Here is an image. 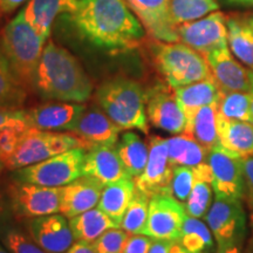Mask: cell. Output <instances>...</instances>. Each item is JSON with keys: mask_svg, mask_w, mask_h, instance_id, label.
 Returning a JSON list of instances; mask_svg holds the SVG:
<instances>
[{"mask_svg": "<svg viewBox=\"0 0 253 253\" xmlns=\"http://www.w3.org/2000/svg\"><path fill=\"white\" fill-rule=\"evenodd\" d=\"M219 8L216 0H171L170 15L177 27L181 24L197 20Z\"/></svg>", "mask_w": 253, "mask_h": 253, "instance_id": "34", "label": "cell"}, {"mask_svg": "<svg viewBox=\"0 0 253 253\" xmlns=\"http://www.w3.org/2000/svg\"><path fill=\"white\" fill-rule=\"evenodd\" d=\"M195 182L194 168L176 166L172 169L171 195L182 203L188 201Z\"/></svg>", "mask_w": 253, "mask_h": 253, "instance_id": "37", "label": "cell"}, {"mask_svg": "<svg viewBox=\"0 0 253 253\" xmlns=\"http://www.w3.org/2000/svg\"><path fill=\"white\" fill-rule=\"evenodd\" d=\"M250 91H221L218 101V115L227 120L251 122Z\"/></svg>", "mask_w": 253, "mask_h": 253, "instance_id": "35", "label": "cell"}, {"mask_svg": "<svg viewBox=\"0 0 253 253\" xmlns=\"http://www.w3.org/2000/svg\"><path fill=\"white\" fill-rule=\"evenodd\" d=\"M80 4L81 0H30L23 13L27 23L46 42L54 19L59 14L73 13Z\"/></svg>", "mask_w": 253, "mask_h": 253, "instance_id": "23", "label": "cell"}, {"mask_svg": "<svg viewBox=\"0 0 253 253\" xmlns=\"http://www.w3.org/2000/svg\"><path fill=\"white\" fill-rule=\"evenodd\" d=\"M25 1L26 0H0V11L4 13H11Z\"/></svg>", "mask_w": 253, "mask_h": 253, "instance_id": "46", "label": "cell"}, {"mask_svg": "<svg viewBox=\"0 0 253 253\" xmlns=\"http://www.w3.org/2000/svg\"><path fill=\"white\" fill-rule=\"evenodd\" d=\"M95 100L122 130L137 129L143 134L149 132L147 91L138 82L126 78L112 79L99 87Z\"/></svg>", "mask_w": 253, "mask_h": 253, "instance_id": "3", "label": "cell"}, {"mask_svg": "<svg viewBox=\"0 0 253 253\" xmlns=\"http://www.w3.org/2000/svg\"><path fill=\"white\" fill-rule=\"evenodd\" d=\"M26 99V87L12 71L8 60L0 48V107L20 109Z\"/></svg>", "mask_w": 253, "mask_h": 253, "instance_id": "31", "label": "cell"}, {"mask_svg": "<svg viewBox=\"0 0 253 253\" xmlns=\"http://www.w3.org/2000/svg\"><path fill=\"white\" fill-rule=\"evenodd\" d=\"M135 192L136 186L132 177H126L113 184L104 186L97 208L112 218L114 223L120 227Z\"/></svg>", "mask_w": 253, "mask_h": 253, "instance_id": "25", "label": "cell"}, {"mask_svg": "<svg viewBox=\"0 0 253 253\" xmlns=\"http://www.w3.org/2000/svg\"><path fill=\"white\" fill-rule=\"evenodd\" d=\"M69 226L75 240H81L89 244L107 230L118 227L112 218L107 216L99 208L90 209L86 212L69 218Z\"/></svg>", "mask_w": 253, "mask_h": 253, "instance_id": "27", "label": "cell"}, {"mask_svg": "<svg viewBox=\"0 0 253 253\" xmlns=\"http://www.w3.org/2000/svg\"><path fill=\"white\" fill-rule=\"evenodd\" d=\"M179 41L197 50L202 55L227 46L226 19L214 11L197 20L181 24L177 27Z\"/></svg>", "mask_w": 253, "mask_h": 253, "instance_id": "11", "label": "cell"}, {"mask_svg": "<svg viewBox=\"0 0 253 253\" xmlns=\"http://www.w3.org/2000/svg\"><path fill=\"white\" fill-rule=\"evenodd\" d=\"M219 144L236 157L253 156V123L227 120L217 114Z\"/></svg>", "mask_w": 253, "mask_h": 253, "instance_id": "24", "label": "cell"}, {"mask_svg": "<svg viewBox=\"0 0 253 253\" xmlns=\"http://www.w3.org/2000/svg\"><path fill=\"white\" fill-rule=\"evenodd\" d=\"M27 126H30V123H28L26 110L0 107V130L8 128L24 129Z\"/></svg>", "mask_w": 253, "mask_h": 253, "instance_id": "40", "label": "cell"}, {"mask_svg": "<svg viewBox=\"0 0 253 253\" xmlns=\"http://www.w3.org/2000/svg\"><path fill=\"white\" fill-rule=\"evenodd\" d=\"M173 91L177 102L185 116L186 126L183 134L186 136L190 135L192 122L198 110L208 104L218 103L221 95L220 88L218 87L213 78L175 88Z\"/></svg>", "mask_w": 253, "mask_h": 253, "instance_id": "22", "label": "cell"}, {"mask_svg": "<svg viewBox=\"0 0 253 253\" xmlns=\"http://www.w3.org/2000/svg\"><path fill=\"white\" fill-rule=\"evenodd\" d=\"M86 110L81 103L60 102L41 104L27 112L30 126L46 131H71Z\"/></svg>", "mask_w": 253, "mask_h": 253, "instance_id": "18", "label": "cell"}, {"mask_svg": "<svg viewBox=\"0 0 253 253\" xmlns=\"http://www.w3.org/2000/svg\"><path fill=\"white\" fill-rule=\"evenodd\" d=\"M205 220L218 246H242L246 236V213L242 199L216 197Z\"/></svg>", "mask_w": 253, "mask_h": 253, "instance_id": "8", "label": "cell"}, {"mask_svg": "<svg viewBox=\"0 0 253 253\" xmlns=\"http://www.w3.org/2000/svg\"><path fill=\"white\" fill-rule=\"evenodd\" d=\"M4 213H5V203L2 196L0 195V226H1L2 219H4Z\"/></svg>", "mask_w": 253, "mask_h": 253, "instance_id": "49", "label": "cell"}, {"mask_svg": "<svg viewBox=\"0 0 253 253\" xmlns=\"http://www.w3.org/2000/svg\"><path fill=\"white\" fill-rule=\"evenodd\" d=\"M173 167L170 164L167 138L151 136L149 140V158L144 171L134 178L136 190L148 197L158 194L171 195Z\"/></svg>", "mask_w": 253, "mask_h": 253, "instance_id": "13", "label": "cell"}, {"mask_svg": "<svg viewBox=\"0 0 253 253\" xmlns=\"http://www.w3.org/2000/svg\"><path fill=\"white\" fill-rule=\"evenodd\" d=\"M213 80L221 91L252 93V71L246 69L231 54L227 46L205 54Z\"/></svg>", "mask_w": 253, "mask_h": 253, "instance_id": "16", "label": "cell"}, {"mask_svg": "<svg viewBox=\"0 0 253 253\" xmlns=\"http://www.w3.org/2000/svg\"><path fill=\"white\" fill-rule=\"evenodd\" d=\"M169 161L172 167L185 166L195 168L207 162L209 149L195 138L184 134L167 138Z\"/></svg>", "mask_w": 253, "mask_h": 253, "instance_id": "29", "label": "cell"}, {"mask_svg": "<svg viewBox=\"0 0 253 253\" xmlns=\"http://www.w3.org/2000/svg\"><path fill=\"white\" fill-rule=\"evenodd\" d=\"M0 195H1V192H0Z\"/></svg>", "mask_w": 253, "mask_h": 253, "instance_id": "58", "label": "cell"}, {"mask_svg": "<svg viewBox=\"0 0 253 253\" xmlns=\"http://www.w3.org/2000/svg\"><path fill=\"white\" fill-rule=\"evenodd\" d=\"M178 243L190 252H210L214 246L213 235L208 224L189 214L184 219Z\"/></svg>", "mask_w": 253, "mask_h": 253, "instance_id": "32", "label": "cell"}, {"mask_svg": "<svg viewBox=\"0 0 253 253\" xmlns=\"http://www.w3.org/2000/svg\"><path fill=\"white\" fill-rule=\"evenodd\" d=\"M9 198L15 212L36 218L60 212L61 188L18 182L9 186Z\"/></svg>", "mask_w": 253, "mask_h": 253, "instance_id": "12", "label": "cell"}, {"mask_svg": "<svg viewBox=\"0 0 253 253\" xmlns=\"http://www.w3.org/2000/svg\"><path fill=\"white\" fill-rule=\"evenodd\" d=\"M34 87L45 99L73 103L86 102L93 90L91 80L78 59L53 41L43 47Z\"/></svg>", "mask_w": 253, "mask_h": 253, "instance_id": "2", "label": "cell"}, {"mask_svg": "<svg viewBox=\"0 0 253 253\" xmlns=\"http://www.w3.org/2000/svg\"><path fill=\"white\" fill-rule=\"evenodd\" d=\"M185 217L184 204L172 195H155L150 197L148 220L142 235L153 239L178 243Z\"/></svg>", "mask_w": 253, "mask_h": 253, "instance_id": "9", "label": "cell"}, {"mask_svg": "<svg viewBox=\"0 0 253 253\" xmlns=\"http://www.w3.org/2000/svg\"><path fill=\"white\" fill-rule=\"evenodd\" d=\"M169 88L158 84L147 91L148 121L163 131L183 134L186 126L185 116L177 102L175 91Z\"/></svg>", "mask_w": 253, "mask_h": 253, "instance_id": "14", "label": "cell"}, {"mask_svg": "<svg viewBox=\"0 0 253 253\" xmlns=\"http://www.w3.org/2000/svg\"><path fill=\"white\" fill-rule=\"evenodd\" d=\"M65 253H96L89 243L77 240Z\"/></svg>", "mask_w": 253, "mask_h": 253, "instance_id": "44", "label": "cell"}, {"mask_svg": "<svg viewBox=\"0 0 253 253\" xmlns=\"http://www.w3.org/2000/svg\"><path fill=\"white\" fill-rule=\"evenodd\" d=\"M118 153L132 178H136L144 171L149 158V148L140 135L132 131L125 132L119 142Z\"/></svg>", "mask_w": 253, "mask_h": 253, "instance_id": "30", "label": "cell"}, {"mask_svg": "<svg viewBox=\"0 0 253 253\" xmlns=\"http://www.w3.org/2000/svg\"><path fill=\"white\" fill-rule=\"evenodd\" d=\"M28 233L48 253H65L75 240L69 220L59 213L32 218L28 221Z\"/></svg>", "mask_w": 253, "mask_h": 253, "instance_id": "17", "label": "cell"}, {"mask_svg": "<svg viewBox=\"0 0 253 253\" xmlns=\"http://www.w3.org/2000/svg\"><path fill=\"white\" fill-rule=\"evenodd\" d=\"M226 25L231 53L253 71V25L249 19L237 18H230Z\"/></svg>", "mask_w": 253, "mask_h": 253, "instance_id": "28", "label": "cell"}, {"mask_svg": "<svg viewBox=\"0 0 253 253\" xmlns=\"http://www.w3.org/2000/svg\"><path fill=\"white\" fill-rule=\"evenodd\" d=\"M249 20H250V23H251V24L253 25V17H251V18H249Z\"/></svg>", "mask_w": 253, "mask_h": 253, "instance_id": "55", "label": "cell"}, {"mask_svg": "<svg viewBox=\"0 0 253 253\" xmlns=\"http://www.w3.org/2000/svg\"><path fill=\"white\" fill-rule=\"evenodd\" d=\"M84 176L90 177L103 186L131 177L123 166L115 145H96L87 150L84 161Z\"/></svg>", "mask_w": 253, "mask_h": 253, "instance_id": "19", "label": "cell"}, {"mask_svg": "<svg viewBox=\"0 0 253 253\" xmlns=\"http://www.w3.org/2000/svg\"><path fill=\"white\" fill-rule=\"evenodd\" d=\"M172 244V242H168V240L154 239L149 253H170Z\"/></svg>", "mask_w": 253, "mask_h": 253, "instance_id": "45", "label": "cell"}, {"mask_svg": "<svg viewBox=\"0 0 253 253\" xmlns=\"http://www.w3.org/2000/svg\"><path fill=\"white\" fill-rule=\"evenodd\" d=\"M243 173L245 183V198L249 209L253 208V156L242 158Z\"/></svg>", "mask_w": 253, "mask_h": 253, "instance_id": "43", "label": "cell"}, {"mask_svg": "<svg viewBox=\"0 0 253 253\" xmlns=\"http://www.w3.org/2000/svg\"><path fill=\"white\" fill-rule=\"evenodd\" d=\"M68 19L84 39L109 50L134 48L144 37L126 0H81Z\"/></svg>", "mask_w": 253, "mask_h": 253, "instance_id": "1", "label": "cell"}, {"mask_svg": "<svg viewBox=\"0 0 253 253\" xmlns=\"http://www.w3.org/2000/svg\"><path fill=\"white\" fill-rule=\"evenodd\" d=\"M216 253H243L242 246L227 245V246H217Z\"/></svg>", "mask_w": 253, "mask_h": 253, "instance_id": "47", "label": "cell"}, {"mask_svg": "<svg viewBox=\"0 0 253 253\" xmlns=\"http://www.w3.org/2000/svg\"><path fill=\"white\" fill-rule=\"evenodd\" d=\"M232 2L237 4H244V5H253V0H231Z\"/></svg>", "mask_w": 253, "mask_h": 253, "instance_id": "50", "label": "cell"}, {"mask_svg": "<svg viewBox=\"0 0 253 253\" xmlns=\"http://www.w3.org/2000/svg\"><path fill=\"white\" fill-rule=\"evenodd\" d=\"M4 168H5V166H4V163H2V161H1V160H0V172H1V171H2V169H4Z\"/></svg>", "mask_w": 253, "mask_h": 253, "instance_id": "54", "label": "cell"}, {"mask_svg": "<svg viewBox=\"0 0 253 253\" xmlns=\"http://www.w3.org/2000/svg\"><path fill=\"white\" fill-rule=\"evenodd\" d=\"M154 239L145 235H129L123 253H149Z\"/></svg>", "mask_w": 253, "mask_h": 253, "instance_id": "42", "label": "cell"}, {"mask_svg": "<svg viewBox=\"0 0 253 253\" xmlns=\"http://www.w3.org/2000/svg\"><path fill=\"white\" fill-rule=\"evenodd\" d=\"M121 130L103 110L94 107L84 110L74 128L68 132L84 140L90 149L96 145H115Z\"/></svg>", "mask_w": 253, "mask_h": 253, "instance_id": "20", "label": "cell"}, {"mask_svg": "<svg viewBox=\"0 0 253 253\" xmlns=\"http://www.w3.org/2000/svg\"><path fill=\"white\" fill-rule=\"evenodd\" d=\"M149 202L150 198L147 195L136 190L134 198L126 209L120 227L129 235H142L148 220Z\"/></svg>", "mask_w": 253, "mask_h": 253, "instance_id": "36", "label": "cell"}, {"mask_svg": "<svg viewBox=\"0 0 253 253\" xmlns=\"http://www.w3.org/2000/svg\"><path fill=\"white\" fill-rule=\"evenodd\" d=\"M251 248H252V250H253V242L251 243Z\"/></svg>", "mask_w": 253, "mask_h": 253, "instance_id": "57", "label": "cell"}, {"mask_svg": "<svg viewBox=\"0 0 253 253\" xmlns=\"http://www.w3.org/2000/svg\"><path fill=\"white\" fill-rule=\"evenodd\" d=\"M217 106L218 103L208 104L198 110L189 135L209 150L219 144L217 129Z\"/></svg>", "mask_w": 253, "mask_h": 253, "instance_id": "33", "label": "cell"}, {"mask_svg": "<svg viewBox=\"0 0 253 253\" xmlns=\"http://www.w3.org/2000/svg\"><path fill=\"white\" fill-rule=\"evenodd\" d=\"M251 123H253V93L251 96Z\"/></svg>", "mask_w": 253, "mask_h": 253, "instance_id": "52", "label": "cell"}, {"mask_svg": "<svg viewBox=\"0 0 253 253\" xmlns=\"http://www.w3.org/2000/svg\"><path fill=\"white\" fill-rule=\"evenodd\" d=\"M150 50L158 72L172 89L212 79L205 56L185 43L155 40Z\"/></svg>", "mask_w": 253, "mask_h": 253, "instance_id": "5", "label": "cell"}, {"mask_svg": "<svg viewBox=\"0 0 253 253\" xmlns=\"http://www.w3.org/2000/svg\"><path fill=\"white\" fill-rule=\"evenodd\" d=\"M0 253H9V252L6 250V248H2V246L0 245Z\"/></svg>", "mask_w": 253, "mask_h": 253, "instance_id": "53", "label": "cell"}, {"mask_svg": "<svg viewBox=\"0 0 253 253\" xmlns=\"http://www.w3.org/2000/svg\"><path fill=\"white\" fill-rule=\"evenodd\" d=\"M129 233L121 227H113L91 243L96 253H123Z\"/></svg>", "mask_w": 253, "mask_h": 253, "instance_id": "38", "label": "cell"}, {"mask_svg": "<svg viewBox=\"0 0 253 253\" xmlns=\"http://www.w3.org/2000/svg\"><path fill=\"white\" fill-rule=\"evenodd\" d=\"M207 162L212 173L214 196L225 199L245 198V183L242 158L236 157L217 144L209 150Z\"/></svg>", "mask_w": 253, "mask_h": 253, "instance_id": "10", "label": "cell"}, {"mask_svg": "<svg viewBox=\"0 0 253 253\" xmlns=\"http://www.w3.org/2000/svg\"><path fill=\"white\" fill-rule=\"evenodd\" d=\"M249 223H250V229H251L253 233V208L250 209V216H249Z\"/></svg>", "mask_w": 253, "mask_h": 253, "instance_id": "51", "label": "cell"}, {"mask_svg": "<svg viewBox=\"0 0 253 253\" xmlns=\"http://www.w3.org/2000/svg\"><path fill=\"white\" fill-rule=\"evenodd\" d=\"M86 153L84 148H74L42 162L15 170V176L19 182L61 188L84 176Z\"/></svg>", "mask_w": 253, "mask_h": 253, "instance_id": "7", "label": "cell"}, {"mask_svg": "<svg viewBox=\"0 0 253 253\" xmlns=\"http://www.w3.org/2000/svg\"><path fill=\"white\" fill-rule=\"evenodd\" d=\"M1 240L9 253H48L41 249L31 236L15 229L8 230Z\"/></svg>", "mask_w": 253, "mask_h": 253, "instance_id": "39", "label": "cell"}, {"mask_svg": "<svg viewBox=\"0 0 253 253\" xmlns=\"http://www.w3.org/2000/svg\"><path fill=\"white\" fill-rule=\"evenodd\" d=\"M195 182L184 207L186 214L195 218L205 217L212 204V173L208 162L194 168Z\"/></svg>", "mask_w": 253, "mask_h": 253, "instance_id": "26", "label": "cell"}, {"mask_svg": "<svg viewBox=\"0 0 253 253\" xmlns=\"http://www.w3.org/2000/svg\"><path fill=\"white\" fill-rule=\"evenodd\" d=\"M103 188L100 182L88 176H81L61 186L60 213L69 219L94 209L99 204Z\"/></svg>", "mask_w": 253, "mask_h": 253, "instance_id": "21", "label": "cell"}, {"mask_svg": "<svg viewBox=\"0 0 253 253\" xmlns=\"http://www.w3.org/2000/svg\"><path fill=\"white\" fill-rule=\"evenodd\" d=\"M25 129L8 128L0 130V160L2 161L14 150Z\"/></svg>", "mask_w": 253, "mask_h": 253, "instance_id": "41", "label": "cell"}, {"mask_svg": "<svg viewBox=\"0 0 253 253\" xmlns=\"http://www.w3.org/2000/svg\"><path fill=\"white\" fill-rule=\"evenodd\" d=\"M170 253H202V252H190L186 249L183 248L179 243H173L171 249H170Z\"/></svg>", "mask_w": 253, "mask_h": 253, "instance_id": "48", "label": "cell"}, {"mask_svg": "<svg viewBox=\"0 0 253 253\" xmlns=\"http://www.w3.org/2000/svg\"><path fill=\"white\" fill-rule=\"evenodd\" d=\"M252 93H253V71H252Z\"/></svg>", "mask_w": 253, "mask_h": 253, "instance_id": "56", "label": "cell"}, {"mask_svg": "<svg viewBox=\"0 0 253 253\" xmlns=\"http://www.w3.org/2000/svg\"><path fill=\"white\" fill-rule=\"evenodd\" d=\"M45 41L27 23L23 11L6 25L1 33L0 48L12 71L26 88L34 86V79Z\"/></svg>", "mask_w": 253, "mask_h": 253, "instance_id": "4", "label": "cell"}, {"mask_svg": "<svg viewBox=\"0 0 253 253\" xmlns=\"http://www.w3.org/2000/svg\"><path fill=\"white\" fill-rule=\"evenodd\" d=\"M74 148L89 149L86 142L71 132L46 131L28 126L21 134L17 147L2 163L9 170H18Z\"/></svg>", "mask_w": 253, "mask_h": 253, "instance_id": "6", "label": "cell"}, {"mask_svg": "<svg viewBox=\"0 0 253 253\" xmlns=\"http://www.w3.org/2000/svg\"><path fill=\"white\" fill-rule=\"evenodd\" d=\"M126 2L151 38L164 42L179 41L177 26L170 15L171 0H126Z\"/></svg>", "mask_w": 253, "mask_h": 253, "instance_id": "15", "label": "cell"}]
</instances>
